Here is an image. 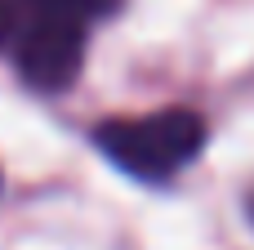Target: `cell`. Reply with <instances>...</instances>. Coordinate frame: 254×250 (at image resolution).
Wrapping results in <instances>:
<instances>
[{"instance_id":"277c9868","label":"cell","mask_w":254,"mask_h":250,"mask_svg":"<svg viewBox=\"0 0 254 250\" xmlns=\"http://www.w3.org/2000/svg\"><path fill=\"white\" fill-rule=\"evenodd\" d=\"M18 4L13 0H0V49H9L13 45V36H18Z\"/></svg>"},{"instance_id":"6da1fadb","label":"cell","mask_w":254,"mask_h":250,"mask_svg":"<svg viewBox=\"0 0 254 250\" xmlns=\"http://www.w3.org/2000/svg\"><path fill=\"white\" fill-rule=\"evenodd\" d=\"M94 148L138 183H170L205 148V121L192 107H161L147 116H112L94 130Z\"/></svg>"},{"instance_id":"7a4b0ae2","label":"cell","mask_w":254,"mask_h":250,"mask_svg":"<svg viewBox=\"0 0 254 250\" xmlns=\"http://www.w3.org/2000/svg\"><path fill=\"white\" fill-rule=\"evenodd\" d=\"M13 58H18V76L40 89V94H58L67 89L80 67H85V22L67 18V13H45L36 9L27 22H18V36H13Z\"/></svg>"},{"instance_id":"5b68a950","label":"cell","mask_w":254,"mask_h":250,"mask_svg":"<svg viewBox=\"0 0 254 250\" xmlns=\"http://www.w3.org/2000/svg\"><path fill=\"white\" fill-rule=\"evenodd\" d=\"M246 215H250V228H254V188H250V197H246Z\"/></svg>"},{"instance_id":"3957f363","label":"cell","mask_w":254,"mask_h":250,"mask_svg":"<svg viewBox=\"0 0 254 250\" xmlns=\"http://www.w3.org/2000/svg\"><path fill=\"white\" fill-rule=\"evenodd\" d=\"M36 9H45V13H67V18H76V22H94V18H112L116 9H121V0H31Z\"/></svg>"}]
</instances>
